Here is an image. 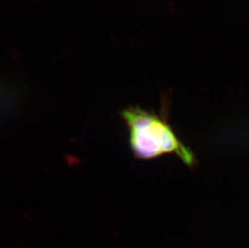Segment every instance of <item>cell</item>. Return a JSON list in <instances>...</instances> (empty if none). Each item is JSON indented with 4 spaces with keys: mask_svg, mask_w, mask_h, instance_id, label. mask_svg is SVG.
<instances>
[{
    "mask_svg": "<svg viewBox=\"0 0 249 248\" xmlns=\"http://www.w3.org/2000/svg\"><path fill=\"white\" fill-rule=\"evenodd\" d=\"M121 116L128 129L130 148L137 159L173 154L186 166L194 167L197 163L194 152L179 140L165 116L140 106L126 108Z\"/></svg>",
    "mask_w": 249,
    "mask_h": 248,
    "instance_id": "6da1fadb",
    "label": "cell"
}]
</instances>
